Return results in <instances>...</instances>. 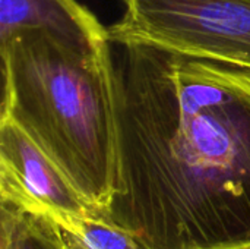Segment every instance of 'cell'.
I'll return each instance as SVG.
<instances>
[{"instance_id": "6da1fadb", "label": "cell", "mask_w": 250, "mask_h": 249, "mask_svg": "<svg viewBox=\"0 0 250 249\" xmlns=\"http://www.w3.org/2000/svg\"><path fill=\"white\" fill-rule=\"evenodd\" d=\"M117 164L103 213L151 249H250V70L113 44Z\"/></svg>"}, {"instance_id": "7a4b0ae2", "label": "cell", "mask_w": 250, "mask_h": 249, "mask_svg": "<svg viewBox=\"0 0 250 249\" xmlns=\"http://www.w3.org/2000/svg\"><path fill=\"white\" fill-rule=\"evenodd\" d=\"M1 117L23 129L103 216L116 178L110 40L23 29L0 41Z\"/></svg>"}, {"instance_id": "3957f363", "label": "cell", "mask_w": 250, "mask_h": 249, "mask_svg": "<svg viewBox=\"0 0 250 249\" xmlns=\"http://www.w3.org/2000/svg\"><path fill=\"white\" fill-rule=\"evenodd\" d=\"M113 44H142L250 70V0H120Z\"/></svg>"}, {"instance_id": "277c9868", "label": "cell", "mask_w": 250, "mask_h": 249, "mask_svg": "<svg viewBox=\"0 0 250 249\" xmlns=\"http://www.w3.org/2000/svg\"><path fill=\"white\" fill-rule=\"evenodd\" d=\"M0 204L60 223L98 213L50 156L15 122L0 117Z\"/></svg>"}, {"instance_id": "5b68a950", "label": "cell", "mask_w": 250, "mask_h": 249, "mask_svg": "<svg viewBox=\"0 0 250 249\" xmlns=\"http://www.w3.org/2000/svg\"><path fill=\"white\" fill-rule=\"evenodd\" d=\"M34 28L85 40H108L107 28L76 0H0V41Z\"/></svg>"}, {"instance_id": "8992f818", "label": "cell", "mask_w": 250, "mask_h": 249, "mask_svg": "<svg viewBox=\"0 0 250 249\" xmlns=\"http://www.w3.org/2000/svg\"><path fill=\"white\" fill-rule=\"evenodd\" d=\"M0 249H78L51 219L0 204Z\"/></svg>"}, {"instance_id": "52a82bcc", "label": "cell", "mask_w": 250, "mask_h": 249, "mask_svg": "<svg viewBox=\"0 0 250 249\" xmlns=\"http://www.w3.org/2000/svg\"><path fill=\"white\" fill-rule=\"evenodd\" d=\"M57 225L78 249H151L135 233L97 213L70 216Z\"/></svg>"}]
</instances>
